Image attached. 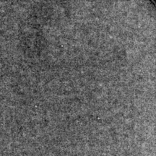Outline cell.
Returning <instances> with one entry per match:
<instances>
[{
  "instance_id": "6da1fadb",
  "label": "cell",
  "mask_w": 156,
  "mask_h": 156,
  "mask_svg": "<svg viewBox=\"0 0 156 156\" xmlns=\"http://www.w3.org/2000/svg\"><path fill=\"white\" fill-rule=\"evenodd\" d=\"M153 2L155 3V5H156V0H153Z\"/></svg>"
}]
</instances>
